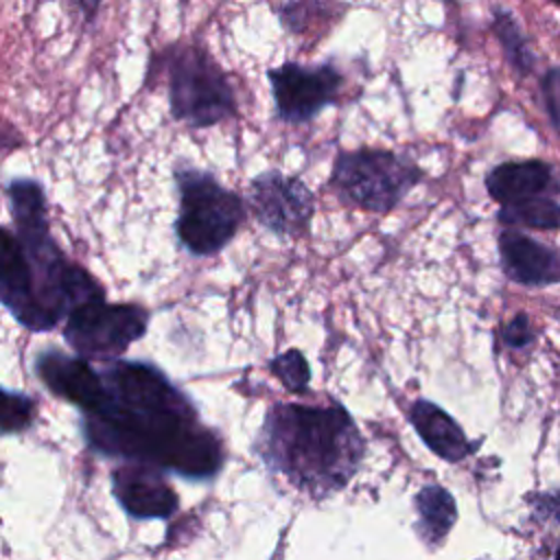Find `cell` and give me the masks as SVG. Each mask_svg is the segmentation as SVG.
Wrapping results in <instances>:
<instances>
[{"label":"cell","mask_w":560,"mask_h":560,"mask_svg":"<svg viewBox=\"0 0 560 560\" xmlns=\"http://www.w3.org/2000/svg\"><path fill=\"white\" fill-rule=\"evenodd\" d=\"M497 219L505 228H529L556 232L560 225V203L558 197H545L536 201H527L521 206H503L499 208Z\"/></svg>","instance_id":"ac0fdd59"},{"label":"cell","mask_w":560,"mask_h":560,"mask_svg":"<svg viewBox=\"0 0 560 560\" xmlns=\"http://www.w3.org/2000/svg\"><path fill=\"white\" fill-rule=\"evenodd\" d=\"M276 118L287 125H306L339 101L343 74L335 61H282L267 68Z\"/></svg>","instance_id":"52a82bcc"},{"label":"cell","mask_w":560,"mask_h":560,"mask_svg":"<svg viewBox=\"0 0 560 560\" xmlns=\"http://www.w3.org/2000/svg\"><path fill=\"white\" fill-rule=\"evenodd\" d=\"M538 88H540V98H542L545 112L549 116V125L558 133L560 131V68L556 63H551L542 72Z\"/></svg>","instance_id":"44dd1931"},{"label":"cell","mask_w":560,"mask_h":560,"mask_svg":"<svg viewBox=\"0 0 560 560\" xmlns=\"http://www.w3.org/2000/svg\"><path fill=\"white\" fill-rule=\"evenodd\" d=\"M409 420L422 442L442 459L455 464L470 453V444L459 424L438 405L429 400H416L409 411Z\"/></svg>","instance_id":"5bb4252c"},{"label":"cell","mask_w":560,"mask_h":560,"mask_svg":"<svg viewBox=\"0 0 560 560\" xmlns=\"http://www.w3.org/2000/svg\"><path fill=\"white\" fill-rule=\"evenodd\" d=\"M271 370L282 381V385L291 392H304L308 387L311 370H308L306 359L298 350H287V352L278 354L271 361Z\"/></svg>","instance_id":"d6986e66"},{"label":"cell","mask_w":560,"mask_h":560,"mask_svg":"<svg viewBox=\"0 0 560 560\" xmlns=\"http://www.w3.org/2000/svg\"><path fill=\"white\" fill-rule=\"evenodd\" d=\"M0 302L13 317L33 330H48L52 324L44 315L31 262L18 236L0 225Z\"/></svg>","instance_id":"9c48e42d"},{"label":"cell","mask_w":560,"mask_h":560,"mask_svg":"<svg viewBox=\"0 0 560 560\" xmlns=\"http://www.w3.org/2000/svg\"><path fill=\"white\" fill-rule=\"evenodd\" d=\"M245 208L269 232L300 236L315 214V197L302 177L269 168L249 182Z\"/></svg>","instance_id":"ba28073f"},{"label":"cell","mask_w":560,"mask_h":560,"mask_svg":"<svg viewBox=\"0 0 560 560\" xmlns=\"http://www.w3.org/2000/svg\"><path fill=\"white\" fill-rule=\"evenodd\" d=\"M416 512L420 536L429 545H438L451 532L457 516V508L451 492L433 483L424 486L416 494Z\"/></svg>","instance_id":"e0dca14e"},{"label":"cell","mask_w":560,"mask_h":560,"mask_svg":"<svg viewBox=\"0 0 560 560\" xmlns=\"http://www.w3.org/2000/svg\"><path fill=\"white\" fill-rule=\"evenodd\" d=\"M503 341L510 348H525V343L532 341V328L527 315H516L505 328H503Z\"/></svg>","instance_id":"7402d4cb"},{"label":"cell","mask_w":560,"mask_h":560,"mask_svg":"<svg viewBox=\"0 0 560 560\" xmlns=\"http://www.w3.org/2000/svg\"><path fill=\"white\" fill-rule=\"evenodd\" d=\"M31 418H33L31 398L0 389V431L4 433L22 431L31 424Z\"/></svg>","instance_id":"ffe728a7"},{"label":"cell","mask_w":560,"mask_h":560,"mask_svg":"<svg viewBox=\"0 0 560 560\" xmlns=\"http://www.w3.org/2000/svg\"><path fill=\"white\" fill-rule=\"evenodd\" d=\"M101 381L103 400L83 418L85 440L96 453L190 479L212 477L221 468L219 438L199 422L192 402L162 372L114 359Z\"/></svg>","instance_id":"6da1fadb"},{"label":"cell","mask_w":560,"mask_h":560,"mask_svg":"<svg viewBox=\"0 0 560 560\" xmlns=\"http://www.w3.org/2000/svg\"><path fill=\"white\" fill-rule=\"evenodd\" d=\"M149 313L136 304H107L96 298L68 313L63 335L81 359L114 361L147 332Z\"/></svg>","instance_id":"8992f818"},{"label":"cell","mask_w":560,"mask_h":560,"mask_svg":"<svg viewBox=\"0 0 560 560\" xmlns=\"http://www.w3.org/2000/svg\"><path fill=\"white\" fill-rule=\"evenodd\" d=\"M490 31L497 37L510 68L518 77H532L534 70H536L538 59L532 50L527 33L521 28L514 13L505 7H494L492 9V20H490Z\"/></svg>","instance_id":"9a60e30c"},{"label":"cell","mask_w":560,"mask_h":560,"mask_svg":"<svg viewBox=\"0 0 560 560\" xmlns=\"http://www.w3.org/2000/svg\"><path fill=\"white\" fill-rule=\"evenodd\" d=\"M422 177L424 171L398 151L359 147L337 153L328 186L346 206L387 214Z\"/></svg>","instance_id":"5b68a950"},{"label":"cell","mask_w":560,"mask_h":560,"mask_svg":"<svg viewBox=\"0 0 560 560\" xmlns=\"http://www.w3.org/2000/svg\"><path fill=\"white\" fill-rule=\"evenodd\" d=\"M483 186L499 208L558 197L560 190L556 166L540 158L501 162L486 173Z\"/></svg>","instance_id":"30bf717a"},{"label":"cell","mask_w":560,"mask_h":560,"mask_svg":"<svg viewBox=\"0 0 560 560\" xmlns=\"http://www.w3.org/2000/svg\"><path fill=\"white\" fill-rule=\"evenodd\" d=\"M256 453L291 486L311 497L341 490L363 459V438L339 405L282 402L269 409Z\"/></svg>","instance_id":"7a4b0ae2"},{"label":"cell","mask_w":560,"mask_h":560,"mask_svg":"<svg viewBox=\"0 0 560 560\" xmlns=\"http://www.w3.org/2000/svg\"><path fill=\"white\" fill-rule=\"evenodd\" d=\"M547 2H551V4H558V0H547Z\"/></svg>","instance_id":"cb8c5ba5"},{"label":"cell","mask_w":560,"mask_h":560,"mask_svg":"<svg viewBox=\"0 0 560 560\" xmlns=\"http://www.w3.org/2000/svg\"><path fill=\"white\" fill-rule=\"evenodd\" d=\"M37 372L50 392L79 405L83 411L96 409L103 400L101 374L85 359H72L55 350L44 352L37 359Z\"/></svg>","instance_id":"4fadbf2b"},{"label":"cell","mask_w":560,"mask_h":560,"mask_svg":"<svg viewBox=\"0 0 560 560\" xmlns=\"http://www.w3.org/2000/svg\"><path fill=\"white\" fill-rule=\"evenodd\" d=\"M348 11L341 0H287L278 7V20L291 35H306L311 31L339 22Z\"/></svg>","instance_id":"2e32d148"},{"label":"cell","mask_w":560,"mask_h":560,"mask_svg":"<svg viewBox=\"0 0 560 560\" xmlns=\"http://www.w3.org/2000/svg\"><path fill=\"white\" fill-rule=\"evenodd\" d=\"M499 258L503 273L516 284L547 287L560 280L558 252L516 228L501 230Z\"/></svg>","instance_id":"7c38bea8"},{"label":"cell","mask_w":560,"mask_h":560,"mask_svg":"<svg viewBox=\"0 0 560 560\" xmlns=\"http://www.w3.org/2000/svg\"><path fill=\"white\" fill-rule=\"evenodd\" d=\"M112 488L129 516L168 518L177 510V494L160 470L149 464H125L112 475Z\"/></svg>","instance_id":"8fae6325"},{"label":"cell","mask_w":560,"mask_h":560,"mask_svg":"<svg viewBox=\"0 0 560 560\" xmlns=\"http://www.w3.org/2000/svg\"><path fill=\"white\" fill-rule=\"evenodd\" d=\"M166 74L168 114L192 129H210L236 118L238 98L214 55L192 42L166 46L160 57Z\"/></svg>","instance_id":"3957f363"},{"label":"cell","mask_w":560,"mask_h":560,"mask_svg":"<svg viewBox=\"0 0 560 560\" xmlns=\"http://www.w3.org/2000/svg\"><path fill=\"white\" fill-rule=\"evenodd\" d=\"M173 179L179 192L175 234L182 247L192 256L219 254L247 217L245 199L206 168L179 164Z\"/></svg>","instance_id":"277c9868"},{"label":"cell","mask_w":560,"mask_h":560,"mask_svg":"<svg viewBox=\"0 0 560 560\" xmlns=\"http://www.w3.org/2000/svg\"><path fill=\"white\" fill-rule=\"evenodd\" d=\"M101 2H103V0H77L81 13H83V18H85V22H94V18H96V13H98V9H101Z\"/></svg>","instance_id":"603a6c76"}]
</instances>
